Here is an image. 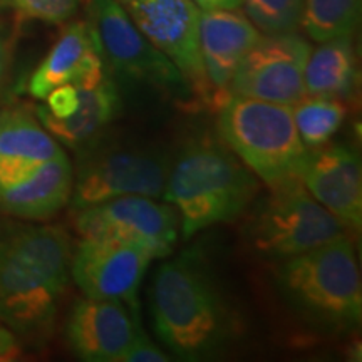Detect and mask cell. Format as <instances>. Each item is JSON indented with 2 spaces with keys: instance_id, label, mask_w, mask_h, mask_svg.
I'll use <instances>...</instances> for the list:
<instances>
[{
  "instance_id": "2e32d148",
  "label": "cell",
  "mask_w": 362,
  "mask_h": 362,
  "mask_svg": "<svg viewBox=\"0 0 362 362\" xmlns=\"http://www.w3.org/2000/svg\"><path fill=\"white\" fill-rule=\"evenodd\" d=\"M76 88L78 106L71 115L54 117L37 107L35 115L56 141L72 151L83 153L103 139L104 131L119 112L121 96L116 83L106 72V66L76 84Z\"/></svg>"
},
{
  "instance_id": "cb8c5ba5",
  "label": "cell",
  "mask_w": 362,
  "mask_h": 362,
  "mask_svg": "<svg viewBox=\"0 0 362 362\" xmlns=\"http://www.w3.org/2000/svg\"><path fill=\"white\" fill-rule=\"evenodd\" d=\"M83 0H8V7L24 19L62 24L78 12Z\"/></svg>"
},
{
  "instance_id": "3957f363",
  "label": "cell",
  "mask_w": 362,
  "mask_h": 362,
  "mask_svg": "<svg viewBox=\"0 0 362 362\" xmlns=\"http://www.w3.org/2000/svg\"><path fill=\"white\" fill-rule=\"evenodd\" d=\"M259 193L255 175L223 141L197 138L170 163L163 198L178 211L185 238L237 220Z\"/></svg>"
},
{
  "instance_id": "83f0119b",
  "label": "cell",
  "mask_w": 362,
  "mask_h": 362,
  "mask_svg": "<svg viewBox=\"0 0 362 362\" xmlns=\"http://www.w3.org/2000/svg\"><path fill=\"white\" fill-rule=\"evenodd\" d=\"M200 11H232L242 8L243 0H192Z\"/></svg>"
},
{
  "instance_id": "4fadbf2b",
  "label": "cell",
  "mask_w": 362,
  "mask_h": 362,
  "mask_svg": "<svg viewBox=\"0 0 362 362\" xmlns=\"http://www.w3.org/2000/svg\"><path fill=\"white\" fill-rule=\"evenodd\" d=\"M307 192L351 232L362 225V165L357 149L336 143L309 149L297 171Z\"/></svg>"
},
{
  "instance_id": "ffe728a7",
  "label": "cell",
  "mask_w": 362,
  "mask_h": 362,
  "mask_svg": "<svg viewBox=\"0 0 362 362\" xmlns=\"http://www.w3.org/2000/svg\"><path fill=\"white\" fill-rule=\"evenodd\" d=\"M359 71L354 35H344L319 42L310 49L304 71L305 96L346 99L356 94Z\"/></svg>"
},
{
  "instance_id": "d4e9b609",
  "label": "cell",
  "mask_w": 362,
  "mask_h": 362,
  "mask_svg": "<svg viewBox=\"0 0 362 362\" xmlns=\"http://www.w3.org/2000/svg\"><path fill=\"white\" fill-rule=\"evenodd\" d=\"M21 17L13 12V16L0 12V94L6 88L8 72H11L13 52H16L17 35H19Z\"/></svg>"
},
{
  "instance_id": "44dd1931",
  "label": "cell",
  "mask_w": 362,
  "mask_h": 362,
  "mask_svg": "<svg viewBox=\"0 0 362 362\" xmlns=\"http://www.w3.org/2000/svg\"><path fill=\"white\" fill-rule=\"evenodd\" d=\"M293 123L307 149L327 144L341 129L347 107L341 99L304 96L292 106Z\"/></svg>"
},
{
  "instance_id": "4316f807",
  "label": "cell",
  "mask_w": 362,
  "mask_h": 362,
  "mask_svg": "<svg viewBox=\"0 0 362 362\" xmlns=\"http://www.w3.org/2000/svg\"><path fill=\"white\" fill-rule=\"evenodd\" d=\"M21 354L19 337L0 320V362L13 361Z\"/></svg>"
},
{
  "instance_id": "8992f818",
  "label": "cell",
  "mask_w": 362,
  "mask_h": 362,
  "mask_svg": "<svg viewBox=\"0 0 362 362\" xmlns=\"http://www.w3.org/2000/svg\"><path fill=\"white\" fill-rule=\"evenodd\" d=\"M349 230L307 192L297 176L270 185V193L257 205L245 237L257 255L282 262Z\"/></svg>"
},
{
  "instance_id": "f1b7e54d",
  "label": "cell",
  "mask_w": 362,
  "mask_h": 362,
  "mask_svg": "<svg viewBox=\"0 0 362 362\" xmlns=\"http://www.w3.org/2000/svg\"><path fill=\"white\" fill-rule=\"evenodd\" d=\"M7 8H11L8 7V0H0V12H6Z\"/></svg>"
},
{
  "instance_id": "52a82bcc",
  "label": "cell",
  "mask_w": 362,
  "mask_h": 362,
  "mask_svg": "<svg viewBox=\"0 0 362 362\" xmlns=\"http://www.w3.org/2000/svg\"><path fill=\"white\" fill-rule=\"evenodd\" d=\"M88 24L103 64L119 79L192 103V90L173 62L134 25L117 0H89Z\"/></svg>"
},
{
  "instance_id": "e0dca14e",
  "label": "cell",
  "mask_w": 362,
  "mask_h": 362,
  "mask_svg": "<svg viewBox=\"0 0 362 362\" xmlns=\"http://www.w3.org/2000/svg\"><path fill=\"white\" fill-rule=\"evenodd\" d=\"M74 171L61 155L39 163L19 180L0 183V211L21 220L44 221L71 202Z\"/></svg>"
},
{
  "instance_id": "30bf717a",
  "label": "cell",
  "mask_w": 362,
  "mask_h": 362,
  "mask_svg": "<svg viewBox=\"0 0 362 362\" xmlns=\"http://www.w3.org/2000/svg\"><path fill=\"white\" fill-rule=\"evenodd\" d=\"M81 238L136 243L156 255L168 257L180 233L178 211L148 197H119L76 210Z\"/></svg>"
},
{
  "instance_id": "484cf974",
  "label": "cell",
  "mask_w": 362,
  "mask_h": 362,
  "mask_svg": "<svg viewBox=\"0 0 362 362\" xmlns=\"http://www.w3.org/2000/svg\"><path fill=\"white\" fill-rule=\"evenodd\" d=\"M170 361V356L165 351H161L148 334L139 327L136 330L133 342L121 357V362H166Z\"/></svg>"
},
{
  "instance_id": "5b68a950",
  "label": "cell",
  "mask_w": 362,
  "mask_h": 362,
  "mask_svg": "<svg viewBox=\"0 0 362 362\" xmlns=\"http://www.w3.org/2000/svg\"><path fill=\"white\" fill-rule=\"evenodd\" d=\"M220 139L257 178L275 185L297 176L309 149L293 123L292 106L230 96L218 110Z\"/></svg>"
},
{
  "instance_id": "8fae6325",
  "label": "cell",
  "mask_w": 362,
  "mask_h": 362,
  "mask_svg": "<svg viewBox=\"0 0 362 362\" xmlns=\"http://www.w3.org/2000/svg\"><path fill=\"white\" fill-rule=\"evenodd\" d=\"M310 49L297 33L262 34L235 72L230 94L293 106L305 96L304 71Z\"/></svg>"
},
{
  "instance_id": "9a60e30c",
  "label": "cell",
  "mask_w": 362,
  "mask_h": 362,
  "mask_svg": "<svg viewBox=\"0 0 362 362\" xmlns=\"http://www.w3.org/2000/svg\"><path fill=\"white\" fill-rule=\"evenodd\" d=\"M260 37V30L240 8L202 11L200 52L215 111H218L232 96L230 83L235 72Z\"/></svg>"
},
{
  "instance_id": "ac0fdd59",
  "label": "cell",
  "mask_w": 362,
  "mask_h": 362,
  "mask_svg": "<svg viewBox=\"0 0 362 362\" xmlns=\"http://www.w3.org/2000/svg\"><path fill=\"white\" fill-rule=\"evenodd\" d=\"M103 67L88 22H71L30 74L27 90L34 99L44 101L54 89L78 84Z\"/></svg>"
},
{
  "instance_id": "7c38bea8",
  "label": "cell",
  "mask_w": 362,
  "mask_h": 362,
  "mask_svg": "<svg viewBox=\"0 0 362 362\" xmlns=\"http://www.w3.org/2000/svg\"><path fill=\"white\" fill-rule=\"evenodd\" d=\"M156 255L136 243L83 238L72 250L71 279L89 298L119 300L138 314V291Z\"/></svg>"
},
{
  "instance_id": "ba28073f",
  "label": "cell",
  "mask_w": 362,
  "mask_h": 362,
  "mask_svg": "<svg viewBox=\"0 0 362 362\" xmlns=\"http://www.w3.org/2000/svg\"><path fill=\"white\" fill-rule=\"evenodd\" d=\"M168 170L170 161L155 149L99 139L79 153L69 203L83 210L119 197L161 198Z\"/></svg>"
},
{
  "instance_id": "603a6c76",
  "label": "cell",
  "mask_w": 362,
  "mask_h": 362,
  "mask_svg": "<svg viewBox=\"0 0 362 362\" xmlns=\"http://www.w3.org/2000/svg\"><path fill=\"white\" fill-rule=\"evenodd\" d=\"M305 0H243V12L264 35L300 29Z\"/></svg>"
},
{
  "instance_id": "7a4b0ae2",
  "label": "cell",
  "mask_w": 362,
  "mask_h": 362,
  "mask_svg": "<svg viewBox=\"0 0 362 362\" xmlns=\"http://www.w3.org/2000/svg\"><path fill=\"white\" fill-rule=\"evenodd\" d=\"M155 330L178 359H210L238 337L240 320L210 265L187 250L158 269L149 291Z\"/></svg>"
},
{
  "instance_id": "5bb4252c",
  "label": "cell",
  "mask_w": 362,
  "mask_h": 362,
  "mask_svg": "<svg viewBox=\"0 0 362 362\" xmlns=\"http://www.w3.org/2000/svg\"><path fill=\"white\" fill-rule=\"evenodd\" d=\"M139 327V315L123 302L84 297L72 307L66 336L81 361L121 362Z\"/></svg>"
},
{
  "instance_id": "277c9868",
  "label": "cell",
  "mask_w": 362,
  "mask_h": 362,
  "mask_svg": "<svg viewBox=\"0 0 362 362\" xmlns=\"http://www.w3.org/2000/svg\"><path fill=\"white\" fill-rule=\"evenodd\" d=\"M275 280L298 314L329 332L344 334L361 322L359 264L347 233L279 262Z\"/></svg>"
},
{
  "instance_id": "7402d4cb",
  "label": "cell",
  "mask_w": 362,
  "mask_h": 362,
  "mask_svg": "<svg viewBox=\"0 0 362 362\" xmlns=\"http://www.w3.org/2000/svg\"><path fill=\"white\" fill-rule=\"evenodd\" d=\"M361 0H305L300 27L315 42L354 35Z\"/></svg>"
},
{
  "instance_id": "6da1fadb",
  "label": "cell",
  "mask_w": 362,
  "mask_h": 362,
  "mask_svg": "<svg viewBox=\"0 0 362 362\" xmlns=\"http://www.w3.org/2000/svg\"><path fill=\"white\" fill-rule=\"evenodd\" d=\"M72 242L59 225H12L0 230V320L27 341L52 332L71 282Z\"/></svg>"
},
{
  "instance_id": "9c48e42d",
  "label": "cell",
  "mask_w": 362,
  "mask_h": 362,
  "mask_svg": "<svg viewBox=\"0 0 362 362\" xmlns=\"http://www.w3.org/2000/svg\"><path fill=\"white\" fill-rule=\"evenodd\" d=\"M134 25L165 54L189 86L194 103L214 110L200 52V13L192 0H117Z\"/></svg>"
},
{
  "instance_id": "d6986e66",
  "label": "cell",
  "mask_w": 362,
  "mask_h": 362,
  "mask_svg": "<svg viewBox=\"0 0 362 362\" xmlns=\"http://www.w3.org/2000/svg\"><path fill=\"white\" fill-rule=\"evenodd\" d=\"M64 155L29 106L0 110V183L19 180L39 163Z\"/></svg>"
}]
</instances>
